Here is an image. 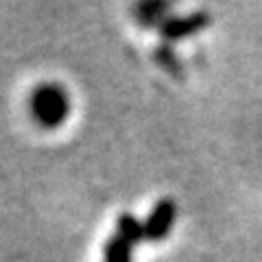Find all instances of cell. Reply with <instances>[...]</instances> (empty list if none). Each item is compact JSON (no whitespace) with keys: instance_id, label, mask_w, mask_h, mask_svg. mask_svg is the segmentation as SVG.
<instances>
[{"instance_id":"cell-1","label":"cell","mask_w":262,"mask_h":262,"mask_svg":"<svg viewBox=\"0 0 262 262\" xmlns=\"http://www.w3.org/2000/svg\"><path fill=\"white\" fill-rule=\"evenodd\" d=\"M29 112L37 125L46 129L59 127L70 114L68 94L57 83H39L29 96Z\"/></svg>"},{"instance_id":"cell-2","label":"cell","mask_w":262,"mask_h":262,"mask_svg":"<svg viewBox=\"0 0 262 262\" xmlns=\"http://www.w3.org/2000/svg\"><path fill=\"white\" fill-rule=\"evenodd\" d=\"M212 22L210 13L206 11H192L186 15H177V18H168L162 22V35L166 39H182L186 35H192V33L206 29Z\"/></svg>"},{"instance_id":"cell-3","label":"cell","mask_w":262,"mask_h":262,"mask_svg":"<svg viewBox=\"0 0 262 262\" xmlns=\"http://www.w3.org/2000/svg\"><path fill=\"white\" fill-rule=\"evenodd\" d=\"M175 203L168 199H162L153 206L151 214L144 221V238L146 241H162L170 232V225L175 221Z\"/></svg>"},{"instance_id":"cell-4","label":"cell","mask_w":262,"mask_h":262,"mask_svg":"<svg viewBox=\"0 0 262 262\" xmlns=\"http://www.w3.org/2000/svg\"><path fill=\"white\" fill-rule=\"evenodd\" d=\"M116 236L134 247L144 238V223H140L134 214H120L116 221Z\"/></svg>"},{"instance_id":"cell-5","label":"cell","mask_w":262,"mask_h":262,"mask_svg":"<svg viewBox=\"0 0 262 262\" xmlns=\"http://www.w3.org/2000/svg\"><path fill=\"white\" fill-rule=\"evenodd\" d=\"M105 262H131V245L114 236L105 243Z\"/></svg>"}]
</instances>
